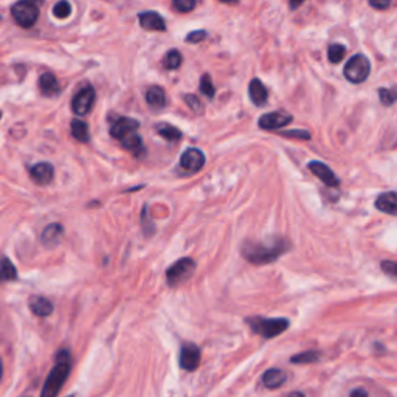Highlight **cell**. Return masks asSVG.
Masks as SVG:
<instances>
[{"mask_svg": "<svg viewBox=\"0 0 397 397\" xmlns=\"http://www.w3.org/2000/svg\"><path fill=\"white\" fill-rule=\"evenodd\" d=\"M351 397H369V396L363 388H357V389H354L353 393H351Z\"/></svg>", "mask_w": 397, "mask_h": 397, "instance_id": "74e56055", "label": "cell"}, {"mask_svg": "<svg viewBox=\"0 0 397 397\" xmlns=\"http://www.w3.org/2000/svg\"><path fill=\"white\" fill-rule=\"evenodd\" d=\"M121 145L125 149H127V151H131L134 152L135 155L139 154L141 149H143V141H141V136L136 134V132H132V134H129L126 135L125 139H121Z\"/></svg>", "mask_w": 397, "mask_h": 397, "instance_id": "7402d4cb", "label": "cell"}, {"mask_svg": "<svg viewBox=\"0 0 397 397\" xmlns=\"http://www.w3.org/2000/svg\"><path fill=\"white\" fill-rule=\"evenodd\" d=\"M247 323L250 324L253 332L263 335L264 338H273L289 328V320L285 318H249Z\"/></svg>", "mask_w": 397, "mask_h": 397, "instance_id": "3957f363", "label": "cell"}, {"mask_svg": "<svg viewBox=\"0 0 397 397\" xmlns=\"http://www.w3.org/2000/svg\"><path fill=\"white\" fill-rule=\"evenodd\" d=\"M71 15V5L69 2H60L53 6V16L58 19H67Z\"/></svg>", "mask_w": 397, "mask_h": 397, "instance_id": "f546056e", "label": "cell"}, {"mask_svg": "<svg viewBox=\"0 0 397 397\" xmlns=\"http://www.w3.org/2000/svg\"><path fill=\"white\" fill-rule=\"evenodd\" d=\"M140 127V123L134 118H127V116H123V118L116 120L112 126H110V135L116 140L125 139L126 135L136 132V129Z\"/></svg>", "mask_w": 397, "mask_h": 397, "instance_id": "7c38bea8", "label": "cell"}, {"mask_svg": "<svg viewBox=\"0 0 397 397\" xmlns=\"http://www.w3.org/2000/svg\"><path fill=\"white\" fill-rule=\"evenodd\" d=\"M196 2H194V0H174L173 2V6L175 10L177 11H180V12H188V11H191V10H194L196 8Z\"/></svg>", "mask_w": 397, "mask_h": 397, "instance_id": "1f68e13d", "label": "cell"}, {"mask_svg": "<svg viewBox=\"0 0 397 397\" xmlns=\"http://www.w3.org/2000/svg\"><path fill=\"white\" fill-rule=\"evenodd\" d=\"M249 95L255 106H264L267 103V98H269V90H267L261 80H256L255 78V80H252L249 86Z\"/></svg>", "mask_w": 397, "mask_h": 397, "instance_id": "2e32d148", "label": "cell"}, {"mask_svg": "<svg viewBox=\"0 0 397 397\" xmlns=\"http://www.w3.org/2000/svg\"><path fill=\"white\" fill-rule=\"evenodd\" d=\"M200 364V349L194 343H185L180 351V367L186 371H196Z\"/></svg>", "mask_w": 397, "mask_h": 397, "instance_id": "30bf717a", "label": "cell"}, {"mask_svg": "<svg viewBox=\"0 0 397 397\" xmlns=\"http://www.w3.org/2000/svg\"><path fill=\"white\" fill-rule=\"evenodd\" d=\"M71 135H73V139L81 141V143H86L89 141V127L84 121L81 120H73L71 121Z\"/></svg>", "mask_w": 397, "mask_h": 397, "instance_id": "cb8c5ba5", "label": "cell"}, {"mask_svg": "<svg viewBox=\"0 0 397 397\" xmlns=\"http://www.w3.org/2000/svg\"><path fill=\"white\" fill-rule=\"evenodd\" d=\"M64 236V227L61 224H50L48 227H45V230L42 231L41 240L45 247L48 249H53L62 240Z\"/></svg>", "mask_w": 397, "mask_h": 397, "instance_id": "9a60e30c", "label": "cell"}, {"mask_svg": "<svg viewBox=\"0 0 397 397\" xmlns=\"http://www.w3.org/2000/svg\"><path fill=\"white\" fill-rule=\"evenodd\" d=\"M292 115L285 114V112H272V114H265L261 118L258 120V125L264 131H278L284 126H288L292 123Z\"/></svg>", "mask_w": 397, "mask_h": 397, "instance_id": "9c48e42d", "label": "cell"}, {"mask_svg": "<svg viewBox=\"0 0 397 397\" xmlns=\"http://www.w3.org/2000/svg\"><path fill=\"white\" fill-rule=\"evenodd\" d=\"M71 369V359L69 351H60L56 355V364L45 380L41 397H56L66 383Z\"/></svg>", "mask_w": 397, "mask_h": 397, "instance_id": "7a4b0ae2", "label": "cell"}, {"mask_svg": "<svg viewBox=\"0 0 397 397\" xmlns=\"http://www.w3.org/2000/svg\"><path fill=\"white\" fill-rule=\"evenodd\" d=\"M344 55H346V47L342 44H334L330 45L329 50H328V58L332 64H338L340 61H343Z\"/></svg>", "mask_w": 397, "mask_h": 397, "instance_id": "4316f807", "label": "cell"}, {"mask_svg": "<svg viewBox=\"0 0 397 397\" xmlns=\"http://www.w3.org/2000/svg\"><path fill=\"white\" fill-rule=\"evenodd\" d=\"M11 16L22 28H31L39 19V8L33 2H17L12 5Z\"/></svg>", "mask_w": 397, "mask_h": 397, "instance_id": "8992f818", "label": "cell"}, {"mask_svg": "<svg viewBox=\"0 0 397 397\" xmlns=\"http://www.w3.org/2000/svg\"><path fill=\"white\" fill-rule=\"evenodd\" d=\"M196 270V263L191 258H182L177 263H174L166 272V281L171 288H175L186 279H190L191 275Z\"/></svg>", "mask_w": 397, "mask_h": 397, "instance_id": "5b68a950", "label": "cell"}, {"mask_svg": "<svg viewBox=\"0 0 397 397\" xmlns=\"http://www.w3.org/2000/svg\"><path fill=\"white\" fill-rule=\"evenodd\" d=\"M146 101L154 110H160L166 106V94L165 90L159 86H152L148 89Z\"/></svg>", "mask_w": 397, "mask_h": 397, "instance_id": "44dd1931", "label": "cell"}, {"mask_svg": "<svg viewBox=\"0 0 397 397\" xmlns=\"http://www.w3.org/2000/svg\"><path fill=\"white\" fill-rule=\"evenodd\" d=\"M382 267V270L387 273V275H389L391 278L396 276V273H397V265L394 261H391V259H385V261H382L380 264Z\"/></svg>", "mask_w": 397, "mask_h": 397, "instance_id": "e575fe53", "label": "cell"}, {"mask_svg": "<svg viewBox=\"0 0 397 397\" xmlns=\"http://www.w3.org/2000/svg\"><path fill=\"white\" fill-rule=\"evenodd\" d=\"M96 100L95 89L92 86L82 87L80 92L73 96V101H71V110L76 115H87L90 110H92L94 104Z\"/></svg>", "mask_w": 397, "mask_h": 397, "instance_id": "52a82bcc", "label": "cell"}, {"mask_svg": "<svg viewBox=\"0 0 397 397\" xmlns=\"http://www.w3.org/2000/svg\"><path fill=\"white\" fill-rule=\"evenodd\" d=\"M182 61H184V58H182V53L179 50H169L168 51V55L165 58V67L168 70H175V69H179L182 66Z\"/></svg>", "mask_w": 397, "mask_h": 397, "instance_id": "484cf974", "label": "cell"}, {"mask_svg": "<svg viewBox=\"0 0 397 397\" xmlns=\"http://www.w3.org/2000/svg\"><path fill=\"white\" fill-rule=\"evenodd\" d=\"M16 278H17L16 267L12 265L10 259H6V258L2 259V261H0V284L12 281V279H16Z\"/></svg>", "mask_w": 397, "mask_h": 397, "instance_id": "603a6c76", "label": "cell"}, {"mask_svg": "<svg viewBox=\"0 0 397 397\" xmlns=\"http://www.w3.org/2000/svg\"><path fill=\"white\" fill-rule=\"evenodd\" d=\"M39 89H41L42 95L45 96H56L61 94V86H60V81L56 80L55 75L51 73H44L39 78Z\"/></svg>", "mask_w": 397, "mask_h": 397, "instance_id": "ac0fdd59", "label": "cell"}, {"mask_svg": "<svg viewBox=\"0 0 397 397\" xmlns=\"http://www.w3.org/2000/svg\"><path fill=\"white\" fill-rule=\"evenodd\" d=\"M155 131H157L161 136H164V139H166L169 141L179 140L182 136V132L179 131V129L171 126V125H168V123H159V125L155 126Z\"/></svg>", "mask_w": 397, "mask_h": 397, "instance_id": "d4e9b609", "label": "cell"}, {"mask_svg": "<svg viewBox=\"0 0 397 397\" xmlns=\"http://www.w3.org/2000/svg\"><path fill=\"white\" fill-rule=\"evenodd\" d=\"M28 306L36 317H48L53 312V304L44 297H31Z\"/></svg>", "mask_w": 397, "mask_h": 397, "instance_id": "ffe728a7", "label": "cell"}, {"mask_svg": "<svg viewBox=\"0 0 397 397\" xmlns=\"http://www.w3.org/2000/svg\"><path fill=\"white\" fill-rule=\"evenodd\" d=\"M200 92L204 94L205 96H208V98H213L214 94H216V90H214V86H213V80H211V76L205 73L204 76H202V80H200Z\"/></svg>", "mask_w": 397, "mask_h": 397, "instance_id": "f1b7e54d", "label": "cell"}, {"mask_svg": "<svg viewBox=\"0 0 397 397\" xmlns=\"http://www.w3.org/2000/svg\"><path fill=\"white\" fill-rule=\"evenodd\" d=\"M318 360H320V353H317V351H306V353L294 355L290 359L292 363H314Z\"/></svg>", "mask_w": 397, "mask_h": 397, "instance_id": "83f0119b", "label": "cell"}, {"mask_svg": "<svg viewBox=\"0 0 397 397\" xmlns=\"http://www.w3.org/2000/svg\"><path fill=\"white\" fill-rule=\"evenodd\" d=\"M2 376H3V367H2V360H0V380H2Z\"/></svg>", "mask_w": 397, "mask_h": 397, "instance_id": "ab89813d", "label": "cell"}, {"mask_svg": "<svg viewBox=\"0 0 397 397\" xmlns=\"http://www.w3.org/2000/svg\"><path fill=\"white\" fill-rule=\"evenodd\" d=\"M185 101H186L188 106H190L194 110V112L202 114V110H204V106H202V103L196 98V96H194V95H186Z\"/></svg>", "mask_w": 397, "mask_h": 397, "instance_id": "836d02e7", "label": "cell"}, {"mask_svg": "<svg viewBox=\"0 0 397 397\" xmlns=\"http://www.w3.org/2000/svg\"><path fill=\"white\" fill-rule=\"evenodd\" d=\"M30 175H31V179L36 182V184L47 185V184H50L51 180H53L55 168H53V165L47 164V161H42V164H37L30 169Z\"/></svg>", "mask_w": 397, "mask_h": 397, "instance_id": "5bb4252c", "label": "cell"}, {"mask_svg": "<svg viewBox=\"0 0 397 397\" xmlns=\"http://www.w3.org/2000/svg\"><path fill=\"white\" fill-rule=\"evenodd\" d=\"M205 165V155L197 148H190L182 154L180 157V166L182 169H185L186 173L194 174L199 173Z\"/></svg>", "mask_w": 397, "mask_h": 397, "instance_id": "ba28073f", "label": "cell"}, {"mask_svg": "<svg viewBox=\"0 0 397 397\" xmlns=\"http://www.w3.org/2000/svg\"><path fill=\"white\" fill-rule=\"evenodd\" d=\"M376 208L382 213H387L389 216H396L397 211V196L394 191H388L380 194L376 200Z\"/></svg>", "mask_w": 397, "mask_h": 397, "instance_id": "e0dca14e", "label": "cell"}, {"mask_svg": "<svg viewBox=\"0 0 397 397\" xmlns=\"http://www.w3.org/2000/svg\"><path fill=\"white\" fill-rule=\"evenodd\" d=\"M285 379H288V376L283 369H278V368H272L269 371H265L264 376H263V385L265 388H270V389H275L283 387L285 383Z\"/></svg>", "mask_w": 397, "mask_h": 397, "instance_id": "d6986e66", "label": "cell"}, {"mask_svg": "<svg viewBox=\"0 0 397 397\" xmlns=\"http://www.w3.org/2000/svg\"><path fill=\"white\" fill-rule=\"evenodd\" d=\"M344 78L353 84H362L371 73V62L364 55H354L344 66Z\"/></svg>", "mask_w": 397, "mask_h": 397, "instance_id": "277c9868", "label": "cell"}, {"mask_svg": "<svg viewBox=\"0 0 397 397\" xmlns=\"http://www.w3.org/2000/svg\"><path fill=\"white\" fill-rule=\"evenodd\" d=\"M379 96H380L382 104H385V106H393V104L396 103V90L394 89H380Z\"/></svg>", "mask_w": 397, "mask_h": 397, "instance_id": "4dcf8cb0", "label": "cell"}, {"mask_svg": "<svg viewBox=\"0 0 397 397\" xmlns=\"http://www.w3.org/2000/svg\"><path fill=\"white\" fill-rule=\"evenodd\" d=\"M140 25L148 31H165V19L155 11H143L139 16Z\"/></svg>", "mask_w": 397, "mask_h": 397, "instance_id": "4fadbf2b", "label": "cell"}, {"mask_svg": "<svg viewBox=\"0 0 397 397\" xmlns=\"http://www.w3.org/2000/svg\"><path fill=\"white\" fill-rule=\"evenodd\" d=\"M205 37H206V31L197 30V31H191V33L185 37V41L190 42V44H197V42L204 41Z\"/></svg>", "mask_w": 397, "mask_h": 397, "instance_id": "d6a6232c", "label": "cell"}, {"mask_svg": "<svg viewBox=\"0 0 397 397\" xmlns=\"http://www.w3.org/2000/svg\"><path fill=\"white\" fill-rule=\"evenodd\" d=\"M289 250V242L283 238H275L270 242H245L242 256L252 264H269Z\"/></svg>", "mask_w": 397, "mask_h": 397, "instance_id": "6da1fadb", "label": "cell"}, {"mask_svg": "<svg viewBox=\"0 0 397 397\" xmlns=\"http://www.w3.org/2000/svg\"><path fill=\"white\" fill-rule=\"evenodd\" d=\"M289 397H306L301 391H294V393H290Z\"/></svg>", "mask_w": 397, "mask_h": 397, "instance_id": "f35d334b", "label": "cell"}, {"mask_svg": "<svg viewBox=\"0 0 397 397\" xmlns=\"http://www.w3.org/2000/svg\"><path fill=\"white\" fill-rule=\"evenodd\" d=\"M284 136H292L294 135L295 139H303V140H309L310 139V134L308 131H288V132H283Z\"/></svg>", "mask_w": 397, "mask_h": 397, "instance_id": "d590c367", "label": "cell"}, {"mask_svg": "<svg viewBox=\"0 0 397 397\" xmlns=\"http://www.w3.org/2000/svg\"><path fill=\"white\" fill-rule=\"evenodd\" d=\"M0 116H2V114H0Z\"/></svg>", "mask_w": 397, "mask_h": 397, "instance_id": "60d3db41", "label": "cell"}, {"mask_svg": "<svg viewBox=\"0 0 397 397\" xmlns=\"http://www.w3.org/2000/svg\"><path fill=\"white\" fill-rule=\"evenodd\" d=\"M373 8H377V10H388L389 6H391V3L389 2H383V3H379V2H371L369 3Z\"/></svg>", "mask_w": 397, "mask_h": 397, "instance_id": "8d00e7d4", "label": "cell"}, {"mask_svg": "<svg viewBox=\"0 0 397 397\" xmlns=\"http://www.w3.org/2000/svg\"><path fill=\"white\" fill-rule=\"evenodd\" d=\"M309 171L312 174H315L318 179H320L324 185H328L329 188H337L340 185V180L337 179V175L334 174V171L328 166L324 165L323 161H310L309 164Z\"/></svg>", "mask_w": 397, "mask_h": 397, "instance_id": "8fae6325", "label": "cell"}]
</instances>
